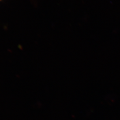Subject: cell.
Wrapping results in <instances>:
<instances>
[{
    "label": "cell",
    "mask_w": 120,
    "mask_h": 120,
    "mask_svg": "<svg viewBox=\"0 0 120 120\" xmlns=\"http://www.w3.org/2000/svg\"><path fill=\"white\" fill-rule=\"evenodd\" d=\"M0 1H1V0H0Z\"/></svg>",
    "instance_id": "6da1fadb"
}]
</instances>
